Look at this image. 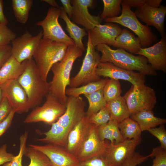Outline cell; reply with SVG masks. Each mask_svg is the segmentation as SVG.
Segmentation results:
<instances>
[{"label": "cell", "instance_id": "7", "mask_svg": "<svg viewBox=\"0 0 166 166\" xmlns=\"http://www.w3.org/2000/svg\"><path fill=\"white\" fill-rule=\"evenodd\" d=\"M68 97L65 112L54 123L66 143L70 131L85 115V103L82 98Z\"/></svg>", "mask_w": 166, "mask_h": 166}, {"label": "cell", "instance_id": "10", "mask_svg": "<svg viewBox=\"0 0 166 166\" xmlns=\"http://www.w3.org/2000/svg\"><path fill=\"white\" fill-rule=\"evenodd\" d=\"M60 14L59 8L49 7L45 18L37 22L36 25L42 29V38L63 43L68 46L75 45L73 40L65 33L59 22Z\"/></svg>", "mask_w": 166, "mask_h": 166}, {"label": "cell", "instance_id": "8", "mask_svg": "<svg viewBox=\"0 0 166 166\" xmlns=\"http://www.w3.org/2000/svg\"><path fill=\"white\" fill-rule=\"evenodd\" d=\"M45 97L44 104L33 109L25 119L24 123L42 122L51 125L64 113L66 106L56 97L49 93Z\"/></svg>", "mask_w": 166, "mask_h": 166}, {"label": "cell", "instance_id": "25", "mask_svg": "<svg viewBox=\"0 0 166 166\" xmlns=\"http://www.w3.org/2000/svg\"><path fill=\"white\" fill-rule=\"evenodd\" d=\"M130 117L137 123L142 132L166 123L165 119L155 116L153 112L151 110H142Z\"/></svg>", "mask_w": 166, "mask_h": 166}, {"label": "cell", "instance_id": "34", "mask_svg": "<svg viewBox=\"0 0 166 166\" xmlns=\"http://www.w3.org/2000/svg\"><path fill=\"white\" fill-rule=\"evenodd\" d=\"M88 118L91 124L98 127L107 123L111 119V116L106 106L97 112L92 114Z\"/></svg>", "mask_w": 166, "mask_h": 166}, {"label": "cell", "instance_id": "51", "mask_svg": "<svg viewBox=\"0 0 166 166\" xmlns=\"http://www.w3.org/2000/svg\"><path fill=\"white\" fill-rule=\"evenodd\" d=\"M2 97V90L1 85H0V102L1 101Z\"/></svg>", "mask_w": 166, "mask_h": 166}, {"label": "cell", "instance_id": "24", "mask_svg": "<svg viewBox=\"0 0 166 166\" xmlns=\"http://www.w3.org/2000/svg\"><path fill=\"white\" fill-rule=\"evenodd\" d=\"M113 46L136 54L142 48L139 38L125 29L122 30L116 38Z\"/></svg>", "mask_w": 166, "mask_h": 166}, {"label": "cell", "instance_id": "32", "mask_svg": "<svg viewBox=\"0 0 166 166\" xmlns=\"http://www.w3.org/2000/svg\"><path fill=\"white\" fill-rule=\"evenodd\" d=\"M103 92L104 98L106 102L121 96L122 91L119 81L108 79L103 88Z\"/></svg>", "mask_w": 166, "mask_h": 166}, {"label": "cell", "instance_id": "30", "mask_svg": "<svg viewBox=\"0 0 166 166\" xmlns=\"http://www.w3.org/2000/svg\"><path fill=\"white\" fill-rule=\"evenodd\" d=\"M103 89L91 93L84 95L87 99L89 104L88 109L85 112V115L88 117L106 106L107 102L103 96Z\"/></svg>", "mask_w": 166, "mask_h": 166}, {"label": "cell", "instance_id": "12", "mask_svg": "<svg viewBox=\"0 0 166 166\" xmlns=\"http://www.w3.org/2000/svg\"><path fill=\"white\" fill-rule=\"evenodd\" d=\"M1 85L2 96L7 98L15 113H26L31 109L27 95L18 79L8 81Z\"/></svg>", "mask_w": 166, "mask_h": 166}, {"label": "cell", "instance_id": "18", "mask_svg": "<svg viewBox=\"0 0 166 166\" xmlns=\"http://www.w3.org/2000/svg\"><path fill=\"white\" fill-rule=\"evenodd\" d=\"M134 13L146 26L155 27L161 36L165 35L164 22L166 6L162 5L156 7L146 5L137 8Z\"/></svg>", "mask_w": 166, "mask_h": 166}, {"label": "cell", "instance_id": "28", "mask_svg": "<svg viewBox=\"0 0 166 166\" xmlns=\"http://www.w3.org/2000/svg\"><path fill=\"white\" fill-rule=\"evenodd\" d=\"M108 79H101L100 80L91 82L77 87L66 88L65 93L67 96L77 97L80 95L92 93L103 88Z\"/></svg>", "mask_w": 166, "mask_h": 166}, {"label": "cell", "instance_id": "39", "mask_svg": "<svg viewBox=\"0 0 166 166\" xmlns=\"http://www.w3.org/2000/svg\"><path fill=\"white\" fill-rule=\"evenodd\" d=\"M78 166H112L102 155L79 161Z\"/></svg>", "mask_w": 166, "mask_h": 166}, {"label": "cell", "instance_id": "29", "mask_svg": "<svg viewBox=\"0 0 166 166\" xmlns=\"http://www.w3.org/2000/svg\"><path fill=\"white\" fill-rule=\"evenodd\" d=\"M32 0H12V5L15 17L19 23H26L30 10L33 5Z\"/></svg>", "mask_w": 166, "mask_h": 166}, {"label": "cell", "instance_id": "15", "mask_svg": "<svg viewBox=\"0 0 166 166\" xmlns=\"http://www.w3.org/2000/svg\"><path fill=\"white\" fill-rule=\"evenodd\" d=\"M108 142L101 140L97 126L91 124L88 132L77 155L79 161L103 155Z\"/></svg>", "mask_w": 166, "mask_h": 166}, {"label": "cell", "instance_id": "5", "mask_svg": "<svg viewBox=\"0 0 166 166\" xmlns=\"http://www.w3.org/2000/svg\"><path fill=\"white\" fill-rule=\"evenodd\" d=\"M121 14L120 16L107 18L104 20L106 22L117 23L129 28L140 39L143 48L151 45L157 40L156 35L151 28L141 24L134 13L126 4L122 2Z\"/></svg>", "mask_w": 166, "mask_h": 166}, {"label": "cell", "instance_id": "47", "mask_svg": "<svg viewBox=\"0 0 166 166\" xmlns=\"http://www.w3.org/2000/svg\"><path fill=\"white\" fill-rule=\"evenodd\" d=\"M113 129V137L114 140V144H117L122 141L123 139L118 127V123L115 120L111 118Z\"/></svg>", "mask_w": 166, "mask_h": 166}, {"label": "cell", "instance_id": "50", "mask_svg": "<svg viewBox=\"0 0 166 166\" xmlns=\"http://www.w3.org/2000/svg\"><path fill=\"white\" fill-rule=\"evenodd\" d=\"M42 1L48 3L52 6V7L58 9L60 8L59 5L57 4L55 0H43Z\"/></svg>", "mask_w": 166, "mask_h": 166}, {"label": "cell", "instance_id": "38", "mask_svg": "<svg viewBox=\"0 0 166 166\" xmlns=\"http://www.w3.org/2000/svg\"><path fill=\"white\" fill-rule=\"evenodd\" d=\"M99 136L102 141L108 140L112 144L114 143V140L113 137V129L111 120L106 124L97 126Z\"/></svg>", "mask_w": 166, "mask_h": 166}, {"label": "cell", "instance_id": "20", "mask_svg": "<svg viewBox=\"0 0 166 166\" xmlns=\"http://www.w3.org/2000/svg\"><path fill=\"white\" fill-rule=\"evenodd\" d=\"M122 31L120 26L113 23L98 25L89 31L91 43L95 48L102 44L113 46L116 38Z\"/></svg>", "mask_w": 166, "mask_h": 166}, {"label": "cell", "instance_id": "22", "mask_svg": "<svg viewBox=\"0 0 166 166\" xmlns=\"http://www.w3.org/2000/svg\"><path fill=\"white\" fill-rule=\"evenodd\" d=\"M28 60L20 63L11 55L0 69V85L18 79L23 72Z\"/></svg>", "mask_w": 166, "mask_h": 166}, {"label": "cell", "instance_id": "17", "mask_svg": "<svg viewBox=\"0 0 166 166\" xmlns=\"http://www.w3.org/2000/svg\"><path fill=\"white\" fill-rule=\"evenodd\" d=\"M28 146L44 153L56 166H78L79 161L65 147L48 144L41 145L30 144Z\"/></svg>", "mask_w": 166, "mask_h": 166}, {"label": "cell", "instance_id": "19", "mask_svg": "<svg viewBox=\"0 0 166 166\" xmlns=\"http://www.w3.org/2000/svg\"><path fill=\"white\" fill-rule=\"evenodd\" d=\"M160 40L153 45L142 48L136 53L147 59L155 70L166 73V38L161 36Z\"/></svg>", "mask_w": 166, "mask_h": 166}, {"label": "cell", "instance_id": "46", "mask_svg": "<svg viewBox=\"0 0 166 166\" xmlns=\"http://www.w3.org/2000/svg\"><path fill=\"white\" fill-rule=\"evenodd\" d=\"M15 113V112L12 109L6 118L0 123V137L10 126Z\"/></svg>", "mask_w": 166, "mask_h": 166}, {"label": "cell", "instance_id": "41", "mask_svg": "<svg viewBox=\"0 0 166 166\" xmlns=\"http://www.w3.org/2000/svg\"><path fill=\"white\" fill-rule=\"evenodd\" d=\"M159 141L162 148L166 150V131L163 124L158 128L155 127L147 130Z\"/></svg>", "mask_w": 166, "mask_h": 166}, {"label": "cell", "instance_id": "48", "mask_svg": "<svg viewBox=\"0 0 166 166\" xmlns=\"http://www.w3.org/2000/svg\"><path fill=\"white\" fill-rule=\"evenodd\" d=\"M63 8L69 18H71L73 12V7L71 5L70 0H60Z\"/></svg>", "mask_w": 166, "mask_h": 166}, {"label": "cell", "instance_id": "9", "mask_svg": "<svg viewBox=\"0 0 166 166\" xmlns=\"http://www.w3.org/2000/svg\"><path fill=\"white\" fill-rule=\"evenodd\" d=\"M125 100L130 116L144 110H152L156 103L155 92L144 84L132 85L123 96Z\"/></svg>", "mask_w": 166, "mask_h": 166}, {"label": "cell", "instance_id": "52", "mask_svg": "<svg viewBox=\"0 0 166 166\" xmlns=\"http://www.w3.org/2000/svg\"><path fill=\"white\" fill-rule=\"evenodd\" d=\"M49 166H56L55 165H54L53 164H52L50 165Z\"/></svg>", "mask_w": 166, "mask_h": 166}, {"label": "cell", "instance_id": "1", "mask_svg": "<svg viewBox=\"0 0 166 166\" xmlns=\"http://www.w3.org/2000/svg\"><path fill=\"white\" fill-rule=\"evenodd\" d=\"M83 53V51L75 45L68 46L63 59L54 64L50 69L53 77L49 82V93L65 106L68 97L65 91L69 84L71 71L75 61L81 56Z\"/></svg>", "mask_w": 166, "mask_h": 166}, {"label": "cell", "instance_id": "6", "mask_svg": "<svg viewBox=\"0 0 166 166\" xmlns=\"http://www.w3.org/2000/svg\"><path fill=\"white\" fill-rule=\"evenodd\" d=\"M88 38L86 53L81 66L76 75L70 78L69 85L70 87H79L101 79L96 71L100 62L101 56L91 43L89 31Z\"/></svg>", "mask_w": 166, "mask_h": 166}, {"label": "cell", "instance_id": "40", "mask_svg": "<svg viewBox=\"0 0 166 166\" xmlns=\"http://www.w3.org/2000/svg\"><path fill=\"white\" fill-rule=\"evenodd\" d=\"M122 2L127 4L130 8L134 7L137 8L148 5L158 7L161 5L162 0H123Z\"/></svg>", "mask_w": 166, "mask_h": 166}, {"label": "cell", "instance_id": "43", "mask_svg": "<svg viewBox=\"0 0 166 166\" xmlns=\"http://www.w3.org/2000/svg\"><path fill=\"white\" fill-rule=\"evenodd\" d=\"M12 109L7 98L2 96L0 102V123L6 118Z\"/></svg>", "mask_w": 166, "mask_h": 166}, {"label": "cell", "instance_id": "35", "mask_svg": "<svg viewBox=\"0 0 166 166\" xmlns=\"http://www.w3.org/2000/svg\"><path fill=\"white\" fill-rule=\"evenodd\" d=\"M28 136V133L26 131L19 137L20 149L19 153L14 156L12 161L10 162L9 166H22V160L24 155V150L26 147V143Z\"/></svg>", "mask_w": 166, "mask_h": 166}, {"label": "cell", "instance_id": "27", "mask_svg": "<svg viewBox=\"0 0 166 166\" xmlns=\"http://www.w3.org/2000/svg\"><path fill=\"white\" fill-rule=\"evenodd\" d=\"M118 127L124 140L141 138L142 131L138 124L130 117L118 123Z\"/></svg>", "mask_w": 166, "mask_h": 166}, {"label": "cell", "instance_id": "36", "mask_svg": "<svg viewBox=\"0 0 166 166\" xmlns=\"http://www.w3.org/2000/svg\"><path fill=\"white\" fill-rule=\"evenodd\" d=\"M154 154L153 150L150 154L145 156L135 152L126 159L121 166H136L147 160L149 158L154 157Z\"/></svg>", "mask_w": 166, "mask_h": 166}, {"label": "cell", "instance_id": "14", "mask_svg": "<svg viewBox=\"0 0 166 166\" xmlns=\"http://www.w3.org/2000/svg\"><path fill=\"white\" fill-rule=\"evenodd\" d=\"M141 138L128 139L117 144H108L103 155L112 166H121L124 161L135 152Z\"/></svg>", "mask_w": 166, "mask_h": 166}, {"label": "cell", "instance_id": "3", "mask_svg": "<svg viewBox=\"0 0 166 166\" xmlns=\"http://www.w3.org/2000/svg\"><path fill=\"white\" fill-rule=\"evenodd\" d=\"M18 80L27 95L31 109L39 105L49 92V83L43 79L33 58L27 61Z\"/></svg>", "mask_w": 166, "mask_h": 166}, {"label": "cell", "instance_id": "21", "mask_svg": "<svg viewBox=\"0 0 166 166\" xmlns=\"http://www.w3.org/2000/svg\"><path fill=\"white\" fill-rule=\"evenodd\" d=\"M91 124L88 117L85 115L71 130L68 135L65 148L76 157L87 136Z\"/></svg>", "mask_w": 166, "mask_h": 166}, {"label": "cell", "instance_id": "45", "mask_svg": "<svg viewBox=\"0 0 166 166\" xmlns=\"http://www.w3.org/2000/svg\"><path fill=\"white\" fill-rule=\"evenodd\" d=\"M10 45L0 47V69L11 55Z\"/></svg>", "mask_w": 166, "mask_h": 166}, {"label": "cell", "instance_id": "2", "mask_svg": "<svg viewBox=\"0 0 166 166\" xmlns=\"http://www.w3.org/2000/svg\"><path fill=\"white\" fill-rule=\"evenodd\" d=\"M95 49L101 53L100 62H110L124 69L137 71L145 75H157L156 71L148 64L147 59L143 56H135L121 49H113L105 44L98 45Z\"/></svg>", "mask_w": 166, "mask_h": 166}, {"label": "cell", "instance_id": "44", "mask_svg": "<svg viewBox=\"0 0 166 166\" xmlns=\"http://www.w3.org/2000/svg\"><path fill=\"white\" fill-rule=\"evenodd\" d=\"M6 144H4L0 147V165L10 162L15 156L13 154L8 152Z\"/></svg>", "mask_w": 166, "mask_h": 166}, {"label": "cell", "instance_id": "11", "mask_svg": "<svg viewBox=\"0 0 166 166\" xmlns=\"http://www.w3.org/2000/svg\"><path fill=\"white\" fill-rule=\"evenodd\" d=\"M42 37V31L35 35L26 31L11 42V55L20 63L32 59Z\"/></svg>", "mask_w": 166, "mask_h": 166}, {"label": "cell", "instance_id": "42", "mask_svg": "<svg viewBox=\"0 0 166 166\" xmlns=\"http://www.w3.org/2000/svg\"><path fill=\"white\" fill-rule=\"evenodd\" d=\"M154 151L152 166H166V150L160 146L154 148Z\"/></svg>", "mask_w": 166, "mask_h": 166}, {"label": "cell", "instance_id": "31", "mask_svg": "<svg viewBox=\"0 0 166 166\" xmlns=\"http://www.w3.org/2000/svg\"><path fill=\"white\" fill-rule=\"evenodd\" d=\"M24 155L29 158L30 163L27 166H49L52 163L43 152L30 147H26Z\"/></svg>", "mask_w": 166, "mask_h": 166}, {"label": "cell", "instance_id": "4", "mask_svg": "<svg viewBox=\"0 0 166 166\" xmlns=\"http://www.w3.org/2000/svg\"><path fill=\"white\" fill-rule=\"evenodd\" d=\"M68 47L65 43L42 38L33 57L44 80L47 81L53 65L64 58Z\"/></svg>", "mask_w": 166, "mask_h": 166}, {"label": "cell", "instance_id": "33", "mask_svg": "<svg viewBox=\"0 0 166 166\" xmlns=\"http://www.w3.org/2000/svg\"><path fill=\"white\" fill-rule=\"evenodd\" d=\"M104 8L100 17L101 21L118 16L122 11L121 0H103Z\"/></svg>", "mask_w": 166, "mask_h": 166}, {"label": "cell", "instance_id": "37", "mask_svg": "<svg viewBox=\"0 0 166 166\" xmlns=\"http://www.w3.org/2000/svg\"><path fill=\"white\" fill-rule=\"evenodd\" d=\"M16 38L15 33L7 26L0 24V47L10 45Z\"/></svg>", "mask_w": 166, "mask_h": 166}, {"label": "cell", "instance_id": "26", "mask_svg": "<svg viewBox=\"0 0 166 166\" xmlns=\"http://www.w3.org/2000/svg\"><path fill=\"white\" fill-rule=\"evenodd\" d=\"M106 106L109 111L111 118L115 120L118 123L130 117L128 108L123 97L120 96L107 102Z\"/></svg>", "mask_w": 166, "mask_h": 166}, {"label": "cell", "instance_id": "23", "mask_svg": "<svg viewBox=\"0 0 166 166\" xmlns=\"http://www.w3.org/2000/svg\"><path fill=\"white\" fill-rule=\"evenodd\" d=\"M59 9L60 17L65 22L66 30L73 41L75 46L83 52L85 51V48L82 42V39L84 36L88 35V33L85 29L80 28L70 20L63 7H60Z\"/></svg>", "mask_w": 166, "mask_h": 166}, {"label": "cell", "instance_id": "49", "mask_svg": "<svg viewBox=\"0 0 166 166\" xmlns=\"http://www.w3.org/2000/svg\"><path fill=\"white\" fill-rule=\"evenodd\" d=\"M3 6V0H0V24L7 26L8 21L4 14Z\"/></svg>", "mask_w": 166, "mask_h": 166}, {"label": "cell", "instance_id": "13", "mask_svg": "<svg viewBox=\"0 0 166 166\" xmlns=\"http://www.w3.org/2000/svg\"><path fill=\"white\" fill-rule=\"evenodd\" d=\"M96 71L100 77H103L116 80L127 81L133 86L144 84L145 81V75L144 74L120 68L110 62H100Z\"/></svg>", "mask_w": 166, "mask_h": 166}, {"label": "cell", "instance_id": "16", "mask_svg": "<svg viewBox=\"0 0 166 166\" xmlns=\"http://www.w3.org/2000/svg\"><path fill=\"white\" fill-rule=\"evenodd\" d=\"M96 1L93 0H72L71 2L73 7L71 18L74 23L82 25L88 31L93 29L101 24L100 17L91 15L89 8H93Z\"/></svg>", "mask_w": 166, "mask_h": 166}]
</instances>
